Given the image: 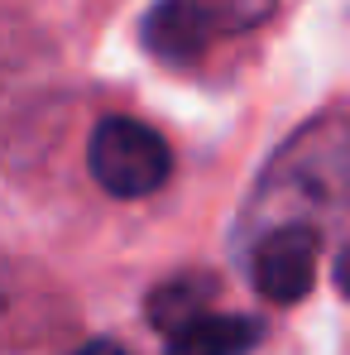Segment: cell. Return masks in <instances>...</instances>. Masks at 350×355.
Returning a JSON list of instances; mask_svg holds the SVG:
<instances>
[{
    "mask_svg": "<svg viewBox=\"0 0 350 355\" xmlns=\"http://www.w3.org/2000/svg\"><path fill=\"white\" fill-rule=\"evenodd\" d=\"M87 164H91V178L111 197H125V202L159 192L173 173V154H168L164 135L130 116H111L91 130Z\"/></svg>",
    "mask_w": 350,
    "mask_h": 355,
    "instance_id": "cell-2",
    "label": "cell"
},
{
    "mask_svg": "<svg viewBox=\"0 0 350 355\" xmlns=\"http://www.w3.org/2000/svg\"><path fill=\"white\" fill-rule=\"evenodd\" d=\"M317 250H322V236L312 221H283V226L264 231L254 240V254H250L254 288L269 302L307 297L312 279H317Z\"/></svg>",
    "mask_w": 350,
    "mask_h": 355,
    "instance_id": "cell-4",
    "label": "cell"
},
{
    "mask_svg": "<svg viewBox=\"0 0 350 355\" xmlns=\"http://www.w3.org/2000/svg\"><path fill=\"white\" fill-rule=\"evenodd\" d=\"M269 15L274 0H159L144 19V44L164 62H192L216 39L259 29Z\"/></svg>",
    "mask_w": 350,
    "mask_h": 355,
    "instance_id": "cell-1",
    "label": "cell"
},
{
    "mask_svg": "<svg viewBox=\"0 0 350 355\" xmlns=\"http://www.w3.org/2000/svg\"><path fill=\"white\" fill-rule=\"evenodd\" d=\"M336 288L350 297V240H346V250H341V259H336Z\"/></svg>",
    "mask_w": 350,
    "mask_h": 355,
    "instance_id": "cell-8",
    "label": "cell"
},
{
    "mask_svg": "<svg viewBox=\"0 0 350 355\" xmlns=\"http://www.w3.org/2000/svg\"><path fill=\"white\" fill-rule=\"evenodd\" d=\"M67 355H130V351L120 341H106L101 336V341H87V346H77V351H67Z\"/></svg>",
    "mask_w": 350,
    "mask_h": 355,
    "instance_id": "cell-7",
    "label": "cell"
},
{
    "mask_svg": "<svg viewBox=\"0 0 350 355\" xmlns=\"http://www.w3.org/2000/svg\"><path fill=\"white\" fill-rule=\"evenodd\" d=\"M274 187L292 192V202L322 207V216H336L350 207V125L326 120L292 139V149L279 154Z\"/></svg>",
    "mask_w": 350,
    "mask_h": 355,
    "instance_id": "cell-3",
    "label": "cell"
},
{
    "mask_svg": "<svg viewBox=\"0 0 350 355\" xmlns=\"http://www.w3.org/2000/svg\"><path fill=\"white\" fill-rule=\"evenodd\" d=\"M264 327L259 317H235V312H202L187 327L168 331L164 355H250L259 346Z\"/></svg>",
    "mask_w": 350,
    "mask_h": 355,
    "instance_id": "cell-5",
    "label": "cell"
},
{
    "mask_svg": "<svg viewBox=\"0 0 350 355\" xmlns=\"http://www.w3.org/2000/svg\"><path fill=\"white\" fill-rule=\"evenodd\" d=\"M207 297H211V284L207 279H173L159 293H149V322L164 327V331H177L192 317H202Z\"/></svg>",
    "mask_w": 350,
    "mask_h": 355,
    "instance_id": "cell-6",
    "label": "cell"
}]
</instances>
